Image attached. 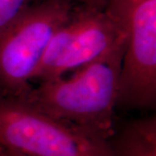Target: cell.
<instances>
[{
  "mask_svg": "<svg viewBox=\"0 0 156 156\" xmlns=\"http://www.w3.org/2000/svg\"><path fill=\"white\" fill-rule=\"evenodd\" d=\"M112 156H156L155 117L134 120L115 132Z\"/></svg>",
  "mask_w": 156,
  "mask_h": 156,
  "instance_id": "cell-6",
  "label": "cell"
},
{
  "mask_svg": "<svg viewBox=\"0 0 156 156\" xmlns=\"http://www.w3.org/2000/svg\"><path fill=\"white\" fill-rule=\"evenodd\" d=\"M0 156H8L5 149L2 147H0Z\"/></svg>",
  "mask_w": 156,
  "mask_h": 156,
  "instance_id": "cell-11",
  "label": "cell"
},
{
  "mask_svg": "<svg viewBox=\"0 0 156 156\" xmlns=\"http://www.w3.org/2000/svg\"><path fill=\"white\" fill-rule=\"evenodd\" d=\"M69 3H71L75 5H104L105 1L104 0H65Z\"/></svg>",
  "mask_w": 156,
  "mask_h": 156,
  "instance_id": "cell-9",
  "label": "cell"
},
{
  "mask_svg": "<svg viewBox=\"0 0 156 156\" xmlns=\"http://www.w3.org/2000/svg\"><path fill=\"white\" fill-rule=\"evenodd\" d=\"M125 32L107 13L104 5H78L45 50L31 83L61 77L99 59L118 43Z\"/></svg>",
  "mask_w": 156,
  "mask_h": 156,
  "instance_id": "cell-4",
  "label": "cell"
},
{
  "mask_svg": "<svg viewBox=\"0 0 156 156\" xmlns=\"http://www.w3.org/2000/svg\"><path fill=\"white\" fill-rule=\"evenodd\" d=\"M35 0H0V29L5 27Z\"/></svg>",
  "mask_w": 156,
  "mask_h": 156,
  "instance_id": "cell-8",
  "label": "cell"
},
{
  "mask_svg": "<svg viewBox=\"0 0 156 156\" xmlns=\"http://www.w3.org/2000/svg\"><path fill=\"white\" fill-rule=\"evenodd\" d=\"M75 6L65 0H35L0 29V93L22 98L28 92L47 45Z\"/></svg>",
  "mask_w": 156,
  "mask_h": 156,
  "instance_id": "cell-3",
  "label": "cell"
},
{
  "mask_svg": "<svg viewBox=\"0 0 156 156\" xmlns=\"http://www.w3.org/2000/svg\"><path fill=\"white\" fill-rule=\"evenodd\" d=\"M105 10L120 28L126 31L129 15L139 4L146 0H104Z\"/></svg>",
  "mask_w": 156,
  "mask_h": 156,
  "instance_id": "cell-7",
  "label": "cell"
},
{
  "mask_svg": "<svg viewBox=\"0 0 156 156\" xmlns=\"http://www.w3.org/2000/svg\"><path fill=\"white\" fill-rule=\"evenodd\" d=\"M127 38L99 59L32 87L19 98L50 116L111 140Z\"/></svg>",
  "mask_w": 156,
  "mask_h": 156,
  "instance_id": "cell-1",
  "label": "cell"
},
{
  "mask_svg": "<svg viewBox=\"0 0 156 156\" xmlns=\"http://www.w3.org/2000/svg\"><path fill=\"white\" fill-rule=\"evenodd\" d=\"M126 32L117 105L152 108L156 101V0H146L134 8Z\"/></svg>",
  "mask_w": 156,
  "mask_h": 156,
  "instance_id": "cell-5",
  "label": "cell"
},
{
  "mask_svg": "<svg viewBox=\"0 0 156 156\" xmlns=\"http://www.w3.org/2000/svg\"><path fill=\"white\" fill-rule=\"evenodd\" d=\"M0 147L26 156H112L110 140L2 93Z\"/></svg>",
  "mask_w": 156,
  "mask_h": 156,
  "instance_id": "cell-2",
  "label": "cell"
},
{
  "mask_svg": "<svg viewBox=\"0 0 156 156\" xmlns=\"http://www.w3.org/2000/svg\"><path fill=\"white\" fill-rule=\"evenodd\" d=\"M5 151L8 156H26L21 154V153H19V152H17V151L9 150V149H5Z\"/></svg>",
  "mask_w": 156,
  "mask_h": 156,
  "instance_id": "cell-10",
  "label": "cell"
}]
</instances>
